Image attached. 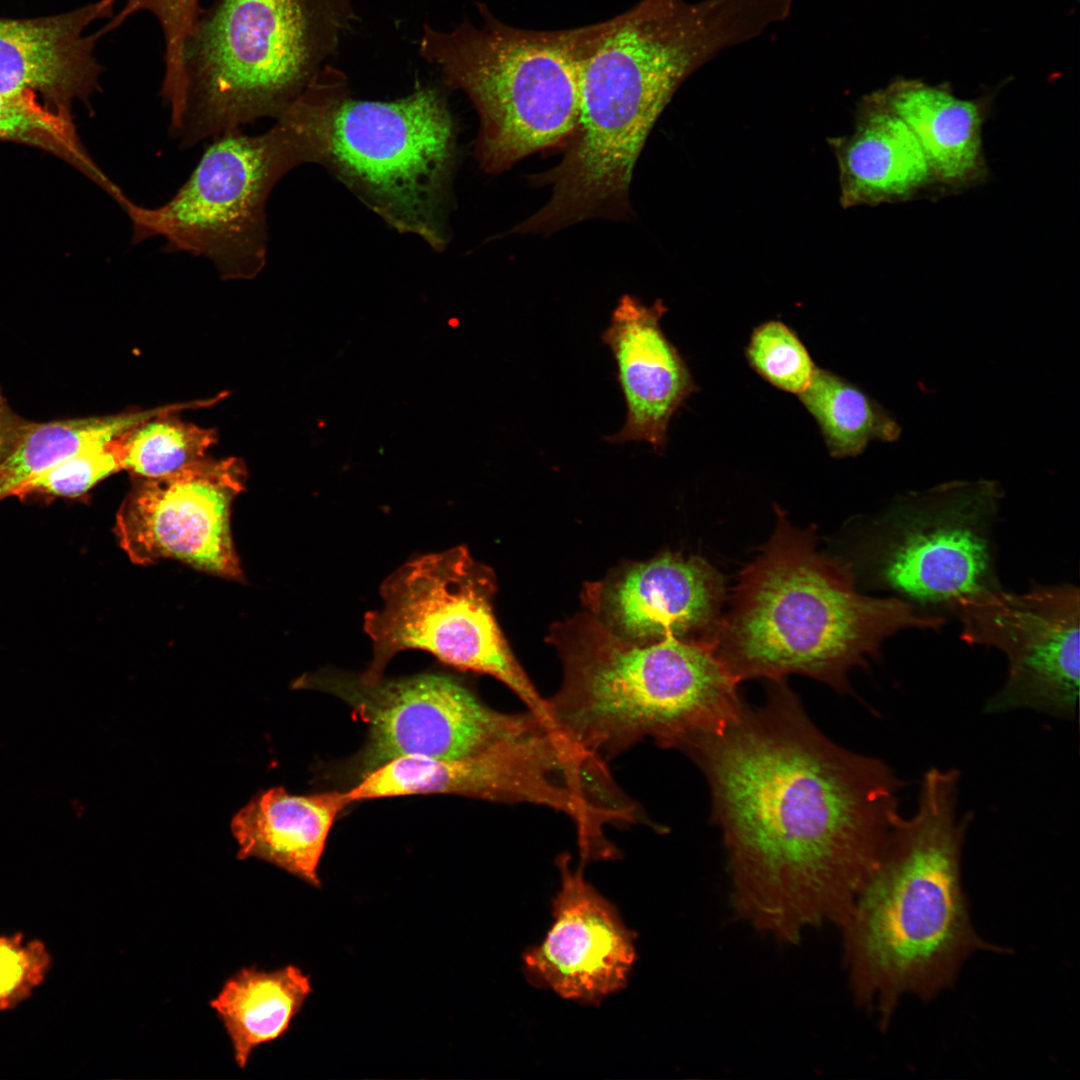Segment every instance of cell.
<instances>
[{
  "label": "cell",
  "mask_w": 1080,
  "mask_h": 1080,
  "mask_svg": "<svg viewBox=\"0 0 1080 1080\" xmlns=\"http://www.w3.org/2000/svg\"><path fill=\"white\" fill-rule=\"evenodd\" d=\"M687 753L711 788L737 915L786 944L840 926L901 817L895 771L830 741L783 681Z\"/></svg>",
  "instance_id": "6da1fadb"
},
{
  "label": "cell",
  "mask_w": 1080,
  "mask_h": 1080,
  "mask_svg": "<svg viewBox=\"0 0 1080 1080\" xmlns=\"http://www.w3.org/2000/svg\"><path fill=\"white\" fill-rule=\"evenodd\" d=\"M960 774L933 767L917 806L899 818L840 928L855 999L887 1026L908 995L931 1000L979 951H1002L973 926L962 882L971 815L960 814Z\"/></svg>",
  "instance_id": "7a4b0ae2"
},
{
  "label": "cell",
  "mask_w": 1080,
  "mask_h": 1080,
  "mask_svg": "<svg viewBox=\"0 0 1080 1080\" xmlns=\"http://www.w3.org/2000/svg\"><path fill=\"white\" fill-rule=\"evenodd\" d=\"M793 0H640L575 28L579 117L563 161L590 184H629L676 90L718 53L785 21Z\"/></svg>",
  "instance_id": "3957f363"
},
{
  "label": "cell",
  "mask_w": 1080,
  "mask_h": 1080,
  "mask_svg": "<svg viewBox=\"0 0 1080 1080\" xmlns=\"http://www.w3.org/2000/svg\"><path fill=\"white\" fill-rule=\"evenodd\" d=\"M776 514L772 537L743 569L709 640L738 682L800 674L847 690L848 673L877 658L889 638L945 624L900 598L859 592L853 566L818 551L814 529Z\"/></svg>",
  "instance_id": "277c9868"
},
{
  "label": "cell",
  "mask_w": 1080,
  "mask_h": 1080,
  "mask_svg": "<svg viewBox=\"0 0 1080 1080\" xmlns=\"http://www.w3.org/2000/svg\"><path fill=\"white\" fill-rule=\"evenodd\" d=\"M563 680L547 699L553 725L608 761L646 738L686 752L717 734L744 705L738 681L707 640L637 642L592 613L553 626Z\"/></svg>",
  "instance_id": "5b68a950"
},
{
  "label": "cell",
  "mask_w": 1080,
  "mask_h": 1080,
  "mask_svg": "<svg viewBox=\"0 0 1080 1080\" xmlns=\"http://www.w3.org/2000/svg\"><path fill=\"white\" fill-rule=\"evenodd\" d=\"M355 19L350 0H214L185 43L183 104L171 134L186 148L276 120Z\"/></svg>",
  "instance_id": "8992f818"
},
{
  "label": "cell",
  "mask_w": 1080,
  "mask_h": 1080,
  "mask_svg": "<svg viewBox=\"0 0 1080 1080\" xmlns=\"http://www.w3.org/2000/svg\"><path fill=\"white\" fill-rule=\"evenodd\" d=\"M483 24L450 30L428 24L420 55L461 90L479 116L476 156L487 173L566 143L579 117L576 31H537L498 20L478 4Z\"/></svg>",
  "instance_id": "52a82bcc"
},
{
  "label": "cell",
  "mask_w": 1080,
  "mask_h": 1080,
  "mask_svg": "<svg viewBox=\"0 0 1080 1080\" xmlns=\"http://www.w3.org/2000/svg\"><path fill=\"white\" fill-rule=\"evenodd\" d=\"M325 147L323 127L298 109L259 135L224 132L167 202L145 207L128 201L123 210L132 241L162 237L167 251L208 259L222 279H253L266 264L272 190L297 166L320 164Z\"/></svg>",
  "instance_id": "ba28073f"
},
{
  "label": "cell",
  "mask_w": 1080,
  "mask_h": 1080,
  "mask_svg": "<svg viewBox=\"0 0 1080 1080\" xmlns=\"http://www.w3.org/2000/svg\"><path fill=\"white\" fill-rule=\"evenodd\" d=\"M456 140L440 89L374 101L352 98L347 85L332 105L321 164L390 227L442 251L450 239Z\"/></svg>",
  "instance_id": "9c48e42d"
},
{
  "label": "cell",
  "mask_w": 1080,
  "mask_h": 1080,
  "mask_svg": "<svg viewBox=\"0 0 1080 1080\" xmlns=\"http://www.w3.org/2000/svg\"><path fill=\"white\" fill-rule=\"evenodd\" d=\"M495 592L493 571L465 546L410 559L382 583V607L364 616L373 658L362 673L380 677L397 653L422 650L447 666L494 677L550 724L547 699L532 684L496 621Z\"/></svg>",
  "instance_id": "30bf717a"
},
{
  "label": "cell",
  "mask_w": 1080,
  "mask_h": 1080,
  "mask_svg": "<svg viewBox=\"0 0 1080 1080\" xmlns=\"http://www.w3.org/2000/svg\"><path fill=\"white\" fill-rule=\"evenodd\" d=\"M1002 499L992 480H955L898 496L870 525L861 566L871 586L945 616L1001 586L993 532Z\"/></svg>",
  "instance_id": "8fae6325"
},
{
  "label": "cell",
  "mask_w": 1080,
  "mask_h": 1080,
  "mask_svg": "<svg viewBox=\"0 0 1080 1080\" xmlns=\"http://www.w3.org/2000/svg\"><path fill=\"white\" fill-rule=\"evenodd\" d=\"M294 687L341 699L366 724L367 741L354 761L359 778L399 757L468 756L545 723L529 710H494L462 681L441 673L368 678L323 669L302 675Z\"/></svg>",
  "instance_id": "7c38bea8"
},
{
  "label": "cell",
  "mask_w": 1080,
  "mask_h": 1080,
  "mask_svg": "<svg viewBox=\"0 0 1080 1080\" xmlns=\"http://www.w3.org/2000/svg\"><path fill=\"white\" fill-rule=\"evenodd\" d=\"M969 645L999 650L1004 683L985 703L988 714L1032 710L1072 720L1079 697V589L1036 584L1022 593L1002 587L960 602L953 611Z\"/></svg>",
  "instance_id": "4fadbf2b"
},
{
  "label": "cell",
  "mask_w": 1080,
  "mask_h": 1080,
  "mask_svg": "<svg viewBox=\"0 0 1080 1080\" xmlns=\"http://www.w3.org/2000/svg\"><path fill=\"white\" fill-rule=\"evenodd\" d=\"M246 479L238 458H203L170 475L136 478L117 515L120 546L136 564L174 559L240 580L230 515Z\"/></svg>",
  "instance_id": "5bb4252c"
},
{
  "label": "cell",
  "mask_w": 1080,
  "mask_h": 1080,
  "mask_svg": "<svg viewBox=\"0 0 1080 1080\" xmlns=\"http://www.w3.org/2000/svg\"><path fill=\"white\" fill-rule=\"evenodd\" d=\"M570 856L556 865L561 886L552 902L553 924L542 943L523 954L528 981L563 999L598 1005L621 991L636 959L635 935L612 903L573 870Z\"/></svg>",
  "instance_id": "9a60e30c"
},
{
  "label": "cell",
  "mask_w": 1080,
  "mask_h": 1080,
  "mask_svg": "<svg viewBox=\"0 0 1080 1080\" xmlns=\"http://www.w3.org/2000/svg\"><path fill=\"white\" fill-rule=\"evenodd\" d=\"M585 598L592 614L623 638L709 641L721 619L724 582L702 558L667 552L591 584Z\"/></svg>",
  "instance_id": "2e32d148"
},
{
  "label": "cell",
  "mask_w": 1080,
  "mask_h": 1080,
  "mask_svg": "<svg viewBox=\"0 0 1080 1080\" xmlns=\"http://www.w3.org/2000/svg\"><path fill=\"white\" fill-rule=\"evenodd\" d=\"M665 312L661 300L646 305L625 294L602 332L626 406L624 424L609 442L665 448L672 417L696 390L684 359L661 328Z\"/></svg>",
  "instance_id": "e0dca14e"
},
{
  "label": "cell",
  "mask_w": 1080,
  "mask_h": 1080,
  "mask_svg": "<svg viewBox=\"0 0 1080 1080\" xmlns=\"http://www.w3.org/2000/svg\"><path fill=\"white\" fill-rule=\"evenodd\" d=\"M117 0H99L63 14L33 18H0V92L33 94L46 105L71 113L76 100L100 89L103 67L95 43L103 30L87 28L112 17Z\"/></svg>",
  "instance_id": "ac0fdd59"
},
{
  "label": "cell",
  "mask_w": 1080,
  "mask_h": 1080,
  "mask_svg": "<svg viewBox=\"0 0 1080 1080\" xmlns=\"http://www.w3.org/2000/svg\"><path fill=\"white\" fill-rule=\"evenodd\" d=\"M830 145L844 208L900 203L939 193L917 138L878 90L861 98L852 132L832 138Z\"/></svg>",
  "instance_id": "d6986e66"
},
{
  "label": "cell",
  "mask_w": 1080,
  "mask_h": 1080,
  "mask_svg": "<svg viewBox=\"0 0 1080 1080\" xmlns=\"http://www.w3.org/2000/svg\"><path fill=\"white\" fill-rule=\"evenodd\" d=\"M537 780L528 743L506 737L477 753L457 758L404 756L359 778L345 791L348 802L378 798L453 794L501 803H523Z\"/></svg>",
  "instance_id": "ffe728a7"
},
{
  "label": "cell",
  "mask_w": 1080,
  "mask_h": 1080,
  "mask_svg": "<svg viewBox=\"0 0 1080 1080\" xmlns=\"http://www.w3.org/2000/svg\"><path fill=\"white\" fill-rule=\"evenodd\" d=\"M877 90L914 133L939 193L960 192L986 181L982 131L994 92L962 99L948 83L931 85L904 77Z\"/></svg>",
  "instance_id": "44dd1931"
},
{
  "label": "cell",
  "mask_w": 1080,
  "mask_h": 1080,
  "mask_svg": "<svg viewBox=\"0 0 1080 1080\" xmlns=\"http://www.w3.org/2000/svg\"><path fill=\"white\" fill-rule=\"evenodd\" d=\"M348 805L345 792L293 795L283 787L260 792L232 819L237 858L264 860L319 887L327 838Z\"/></svg>",
  "instance_id": "7402d4cb"
},
{
  "label": "cell",
  "mask_w": 1080,
  "mask_h": 1080,
  "mask_svg": "<svg viewBox=\"0 0 1080 1080\" xmlns=\"http://www.w3.org/2000/svg\"><path fill=\"white\" fill-rule=\"evenodd\" d=\"M312 992L310 979L294 965L266 971L244 967L230 976L209 1002L245 1068L260 1045L285 1034Z\"/></svg>",
  "instance_id": "603a6c76"
},
{
  "label": "cell",
  "mask_w": 1080,
  "mask_h": 1080,
  "mask_svg": "<svg viewBox=\"0 0 1080 1080\" xmlns=\"http://www.w3.org/2000/svg\"><path fill=\"white\" fill-rule=\"evenodd\" d=\"M170 411V406L117 415L28 422L0 461V501L27 480L82 449L111 441L126 430Z\"/></svg>",
  "instance_id": "cb8c5ba5"
},
{
  "label": "cell",
  "mask_w": 1080,
  "mask_h": 1080,
  "mask_svg": "<svg viewBox=\"0 0 1080 1080\" xmlns=\"http://www.w3.org/2000/svg\"><path fill=\"white\" fill-rule=\"evenodd\" d=\"M799 397L834 457L857 456L871 441L895 442L901 435V426L885 408L829 371L816 368Z\"/></svg>",
  "instance_id": "d4e9b609"
},
{
  "label": "cell",
  "mask_w": 1080,
  "mask_h": 1080,
  "mask_svg": "<svg viewBox=\"0 0 1080 1080\" xmlns=\"http://www.w3.org/2000/svg\"><path fill=\"white\" fill-rule=\"evenodd\" d=\"M0 141L36 147L64 159L117 199L122 190L95 164L81 143L71 113L33 94L0 92Z\"/></svg>",
  "instance_id": "484cf974"
},
{
  "label": "cell",
  "mask_w": 1080,
  "mask_h": 1080,
  "mask_svg": "<svg viewBox=\"0 0 1080 1080\" xmlns=\"http://www.w3.org/2000/svg\"><path fill=\"white\" fill-rule=\"evenodd\" d=\"M169 412L119 435L123 470L136 478L170 475L205 458L216 432L184 422Z\"/></svg>",
  "instance_id": "4316f807"
},
{
  "label": "cell",
  "mask_w": 1080,
  "mask_h": 1080,
  "mask_svg": "<svg viewBox=\"0 0 1080 1080\" xmlns=\"http://www.w3.org/2000/svg\"><path fill=\"white\" fill-rule=\"evenodd\" d=\"M121 470L122 452L117 436L63 458L24 482L13 497L80 498L100 481Z\"/></svg>",
  "instance_id": "83f0119b"
},
{
  "label": "cell",
  "mask_w": 1080,
  "mask_h": 1080,
  "mask_svg": "<svg viewBox=\"0 0 1080 1080\" xmlns=\"http://www.w3.org/2000/svg\"><path fill=\"white\" fill-rule=\"evenodd\" d=\"M747 356L762 377L791 393L803 392L816 369L797 336L777 321L767 322L754 331Z\"/></svg>",
  "instance_id": "f1b7e54d"
},
{
  "label": "cell",
  "mask_w": 1080,
  "mask_h": 1080,
  "mask_svg": "<svg viewBox=\"0 0 1080 1080\" xmlns=\"http://www.w3.org/2000/svg\"><path fill=\"white\" fill-rule=\"evenodd\" d=\"M140 11L153 14L158 20L165 41V73L161 95L178 99L184 91L183 52L201 12L199 0H126L120 13L104 28L107 32L121 25Z\"/></svg>",
  "instance_id": "f546056e"
},
{
  "label": "cell",
  "mask_w": 1080,
  "mask_h": 1080,
  "mask_svg": "<svg viewBox=\"0 0 1080 1080\" xmlns=\"http://www.w3.org/2000/svg\"><path fill=\"white\" fill-rule=\"evenodd\" d=\"M52 958L40 940L23 943V934L0 935V1011L16 1007L45 979Z\"/></svg>",
  "instance_id": "4dcf8cb0"
},
{
  "label": "cell",
  "mask_w": 1080,
  "mask_h": 1080,
  "mask_svg": "<svg viewBox=\"0 0 1080 1080\" xmlns=\"http://www.w3.org/2000/svg\"><path fill=\"white\" fill-rule=\"evenodd\" d=\"M28 422L13 411L0 390V461L15 446Z\"/></svg>",
  "instance_id": "1f68e13d"
}]
</instances>
